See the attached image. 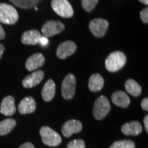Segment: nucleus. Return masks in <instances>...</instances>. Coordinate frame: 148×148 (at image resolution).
Segmentation results:
<instances>
[{
	"mask_svg": "<svg viewBox=\"0 0 148 148\" xmlns=\"http://www.w3.org/2000/svg\"><path fill=\"white\" fill-rule=\"evenodd\" d=\"M67 148H86L85 143L82 139H75L70 141L67 145Z\"/></svg>",
	"mask_w": 148,
	"mask_h": 148,
	"instance_id": "obj_25",
	"label": "nucleus"
},
{
	"mask_svg": "<svg viewBox=\"0 0 148 148\" xmlns=\"http://www.w3.org/2000/svg\"><path fill=\"white\" fill-rule=\"evenodd\" d=\"M18 19V14L12 5L0 3V22L5 24H14Z\"/></svg>",
	"mask_w": 148,
	"mask_h": 148,
	"instance_id": "obj_2",
	"label": "nucleus"
},
{
	"mask_svg": "<svg viewBox=\"0 0 148 148\" xmlns=\"http://www.w3.org/2000/svg\"><path fill=\"white\" fill-rule=\"evenodd\" d=\"M51 8L56 14L64 18H69L73 15V9L67 0H52Z\"/></svg>",
	"mask_w": 148,
	"mask_h": 148,
	"instance_id": "obj_5",
	"label": "nucleus"
},
{
	"mask_svg": "<svg viewBox=\"0 0 148 148\" xmlns=\"http://www.w3.org/2000/svg\"><path fill=\"white\" fill-rule=\"evenodd\" d=\"M98 1L99 0H82V5L85 10L90 12L95 8Z\"/></svg>",
	"mask_w": 148,
	"mask_h": 148,
	"instance_id": "obj_24",
	"label": "nucleus"
},
{
	"mask_svg": "<svg viewBox=\"0 0 148 148\" xmlns=\"http://www.w3.org/2000/svg\"><path fill=\"white\" fill-rule=\"evenodd\" d=\"M76 79L73 74L69 73L66 75L62 83L61 92L64 99H71L73 97L75 91Z\"/></svg>",
	"mask_w": 148,
	"mask_h": 148,
	"instance_id": "obj_6",
	"label": "nucleus"
},
{
	"mask_svg": "<svg viewBox=\"0 0 148 148\" xmlns=\"http://www.w3.org/2000/svg\"><path fill=\"white\" fill-rule=\"evenodd\" d=\"M110 148H135V143L130 140H122L114 142Z\"/></svg>",
	"mask_w": 148,
	"mask_h": 148,
	"instance_id": "obj_23",
	"label": "nucleus"
},
{
	"mask_svg": "<svg viewBox=\"0 0 148 148\" xmlns=\"http://www.w3.org/2000/svg\"><path fill=\"white\" fill-rule=\"evenodd\" d=\"M126 62L125 55L121 51H114L107 57L105 61L106 69L110 72L119 71Z\"/></svg>",
	"mask_w": 148,
	"mask_h": 148,
	"instance_id": "obj_1",
	"label": "nucleus"
},
{
	"mask_svg": "<svg viewBox=\"0 0 148 148\" xmlns=\"http://www.w3.org/2000/svg\"><path fill=\"white\" fill-rule=\"evenodd\" d=\"M82 124L78 120L71 119L66 121L62 127V133L65 137H69L73 134L82 130Z\"/></svg>",
	"mask_w": 148,
	"mask_h": 148,
	"instance_id": "obj_10",
	"label": "nucleus"
},
{
	"mask_svg": "<svg viewBox=\"0 0 148 148\" xmlns=\"http://www.w3.org/2000/svg\"><path fill=\"white\" fill-rule=\"evenodd\" d=\"M64 29L63 23L59 21H49L42 25V34L44 36L50 37L60 34Z\"/></svg>",
	"mask_w": 148,
	"mask_h": 148,
	"instance_id": "obj_7",
	"label": "nucleus"
},
{
	"mask_svg": "<svg viewBox=\"0 0 148 148\" xmlns=\"http://www.w3.org/2000/svg\"><path fill=\"white\" fill-rule=\"evenodd\" d=\"M40 134L43 143L50 147L58 146L62 142L60 134L48 126L42 127L40 130Z\"/></svg>",
	"mask_w": 148,
	"mask_h": 148,
	"instance_id": "obj_4",
	"label": "nucleus"
},
{
	"mask_svg": "<svg viewBox=\"0 0 148 148\" xmlns=\"http://www.w3.org/2000/svg\"><path fill=\"white\" fill-rule=\"evenodd\" d=\"M18 148H34V146L32 143L27 142V143L22 144V145Z\"/></svg>",
	"mask_w": 148,
	"mask_h": 148,
	"instance_id": "obj_29",
	"label": "nucleus"
},
{
	"mask_svg": "<svg viewBox=\"0 0 148 148\" xmlns=\"http://www.w3.org/2000/svg\"><path fill=\"white\" fill-rule=\"evenodd\" d=\"M140 18H141L142 21L145 23H148V8H145L141 10L140 12Z\"/></svg>",
	"mask_w": 148,
	"mask_h": 148,
	"instance_id": "obj_26",
	"label": "nucleus"
},
{
	"mask_svg": "<svg viewBox=\"0 0 148 148\" xmlns=\"http://www.w3.org/2000/svg\"><path fill=\"white\" fill-rule=\"evenodd\" d=\"M9 1L18 8L29 9L36 6L41 0H9Z\"/></svg>",
	"mask_w": 148,
	"mask_h": 148,
	"instance_id": "obj_22",
	"label": "nucleus"
},
{
	"mask_svg": "<svg viewBox=\"0 0 148 148\" xmlns=\"http://www.w3.org/2000/svg\"><path fill=\"white\" fill-rule=\"evenodd\" d=\"M36 101L32 97H26L20 101L18 106V110L22 114H30L36 110Z\"/></svg>",
	"mask_w": 148,
	"mask_h": 148,
	"instance_id": "obj_13",
	"label": "nucleus"
},
{
	"mask_svg": "<svg viewBox=\"0 0 148 148\" xmlns=\"http://www.w3.org/2000/svg\"><path fill=\"white\" fill-rule=\"evenodd\" d=\"M138 1H140L141 3H144V4H146V5L148 4V0H138Z\"/></svg>",
	"mask_w": 148,
	"mask_h": 148,
	"instance_id": "obj_33",
	"label": "nucleus"
},
{
	"mask_svg": "<svg viewBox=\"0 0 148 148\" xmlns=\"http://www.w3.org/2000/svg\"><path fill=\"white\" fill-rule=\"evenodd\" d=\"M16 121L13 119H6L0 122V136L8 134L16 125Z\"/></svg>",
	"mask_w": 148,
	"mask_h": 148,
	"instance_id": "obj_21",
	"label": "nucleus"
},
{
	"mask_svg": "<svg viewBox=\"0 0 148 148\" xmlns=\"http://www.w3.org/2000/svg\"><path fill=\"white\" fill-rule=\"evenodd\" d=\"M77 47L73 41H65L60 43L57 48L56 56L60 59H65L66 57L70 56L75 53Z\"/></svg>",
	"mask_w": 148,
	"mask_h": 148,
	"instance_id": "obj_9",
	"label": "nucleus"
},
{
	"mask_svg": "<svg viewBox=\"0 0 148 148\" xmlns=\"http://www.w3.org/2000/svg\"><path fill=\"white\" fill-rule=\"evenodd\" d=\"M110 110V104L108 98L105 96H99L94 103L92 114L97 120L103 119Z\"/></svg>",
	"mask_w": 148,
	"mask_h": 148,
	"instance_id": "obj_3",
	"label": "nucleus"
},
{
	"mask_svg": "<svg viewBox=\"0 0 148 148\" xmlns=\"http://www.w3.org/2000/svg\"><path fill=\"white\" fill-rule=\"evenodd\" d=\"M111 99L114 104L121 108H127L130 103V99L125 92L119 90L112 93Z\"/></svg>",
	"mask_w": 148,
	"mask_h": 148,
	"instance_id": "obj_17",
	"label": "nucleus"
},
{
	"mask_svg": "<svg viewBox=\"0 0 148 148\" xmlns=\"http://www.w3.org/2000/svg\"><path fill=\"white\" fill-rule=\"evenodd\" d=\"M125 88L126 91L134 97H138L142 91L141 86L136 81L132 79H129L125 83Z\"/></svg>",
	"mask_w": 148,
	"mask_h": 148,
	"instance_id": "obj_20",
	"label": "nucleus"
},
{
	"mask_svg": "<svg viewBox=\"0 0 148 148\" xmlns=\"http://www.w3.org/2000/svg\"><path fill=\"white\" fill-rule=\"evenodd\" d=\"M45 62V57L42 53H36L27 58L25 67L28 71H34L41 67Z\"/></svg>",
	"mask_w": 148,
	"mask_h": 148,
	"instance_id": "obj_14",
	"label": "nucleus"
},
{
	"mask_svg": "<svg viewBox=\"0 0 148 148\" xmlns=\"http://www.w3.org/2000/svg\"><path fill=\"white\" fill-rule=\"evenodd\" d=\"M48 43H49V40H48L47 37L44 36H42L40 37L39 42H38V44H40V46L45 47L48 45Z\"/></svg>",
	"mask_w": 148,
	"mask_h": 148,
	"instance_id": "obj_27",
	"label": "nucleus"
},
{
	"mask_svg": "<svg viewBox=\"0 0 148 148\" xmlns=\"http://www.w3.org/2000/svg\"><path fill=\"white\" fill-rule=\"evenodd\" d=\"M141 107L144 110H145V111L148 110V99H147V97L144 98L143 100H142Z\"/></svg>",
	"mask_w": 148,
	"mask_h": 148,
	"instance_id": "obj_28",
	"label": "nucleus"
},
{
	"mask_svg": "<svg viewBox=\"0 0 148 148\" xmlns=\"http://www.w3.org/2000/svg\"><path fill=\"white\" fill-rule=\"evenodd\" d=\"M3 51H4V46L2 44L0 43V59H1V56H2Z\"/></svg>",
	"mask_w": 148,
	"mask_h": 148,
	"instance_id": "obj_32",
	"label": "nucleus"
},
{
	"mask_svg": "<svg viewBox=\"0 0 148 148\" xmlns=\"http://www.w3.org/2000/svg\"><path fill=\"white\" fill-rule=\"evenodd\" d=\"M42 35L38 30L32 29L25 32L21 36V42L24 45H37Z\"/></svg>",
	"mask_w": 148,
	"mask_h": 148,
	"instance_id": "obj_15",
	"label": "nucleus"
},
{
	"mask_svg": "<svg viewBox=\"0 0 148 148\" xmlns=\"http://www.w3.org/2000/svg\"><path fill=\"white\" fill-rule=\"evenodd\" d=\"M108 27V22L103 18H95L89 23V29L96 37L104 36Z\"/></svg>",
	"mask_w": 148,
	"mask_h": 148,
	"instance_id": "obj_8",
	"label": "nucleus"
},
{
	"mask_svg": "<svg viewBox=\"0 0 148 148\" xmlns=\"http://www.w3.org/2000/svg\"><path fill=\"white\" fill-rule=\"evenodd\" d=\"M5 31L3 29V27L1 26V24H0V40L3 39L5 38Z\"/></svg>",
	"mask_w": 148,
	"mask_h": 148,
	"instance_id": "obj_30",
	"label": "nucleus"
},
{
	"mask_svg": "<svg viewBox=\"0 0 148 148\" xmlns=\"http://www.w3.org/2000/svg\"><path fill=\"white\" fill-rule=\"evenodd\" d=\"M143 122H144V125H145V130L147 133L148 132V116H147V114L145 116V117H144Z\"/></svg>",
	"mask_w": 148,
	"mask_h": 148,
	"instance_id": "obj_31",
	"label": "nucleus"
},
{
	"mask_svg": "<svg viewBox=\"0 0 148 148\" xmlns=\"http://www.w3.org/2000/svg\"><path fill=\"white\" fill-rule=\"evenodd\" d=\"M142 126L138 121H133L125 123L121 127L123 134L127 136H137L142 132Z\"/></svg>",
	"mask_w": 148,
	"mask_h": 148,
	"instance_id": "obj_16",
	"label": "nucleus"
},
{
	"mask_svg": "<svg viewBox=\"0 0 148 148\" xmlns=\"http://www.w3.org/2000/svg\"><path fill=\"white\" fill-rule=\"evenodd\" d=\"M45 73L42 71H36L29 74L23 79L22 84L25 88H32L36 86L43 79Z\"/></svg>",
	"mask_w": 148,
	"mask_h": 148,
	"instance_id": "obj_11",
	"label": "nucleus"
},
{
	"mask_svg": "<svg viewBox=\"0 0 148 148\" xmlns=\"http://www.w3.org/2000/svg\"><path fill=\"white\" fill-rule=\"evenodd\" d=\"M0 112L5 116H12L16 112L14 98L12 96H6L1 101Z\"/></svg>",
	"mask_w": 148,
	"mask_h": 148,
	"instance_id": "obj_12",
	"label": "nucleus"
},
{
	"mask_svg": "<svg viewBox=\"0 0 148 148\" xmlns=\"http://www.w3.org/2000/svg\"><path fill=\"white\" fill-rule=\"evenodd\" d=\"M56 93V84L53 79H49L43 86L41 95L42 99L45 101L52 100Z\"/></svg>",
	"mask_w": 148,
	"mask_h": 148,
	"instance_id": "obj_18",
	"label": "nucleus"
},
{
	"mask_svg": "<svg viewBox=\"0 0 148 148\" xmlns=\"http://www.w3.org/2000/svg\"><path fill=\"white\" fill-rule=\"evenodd\" d=\"M104 81L101 75L95 73L90 77L88 80V89L91 92H98L103 88Z\"/></svg>",
	"mask_w": 148,
	"mask_h": 148,
	"instance_id": "obj_19",
	"label": "nucleus"
}]
</instances>
